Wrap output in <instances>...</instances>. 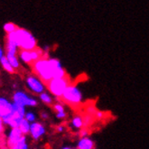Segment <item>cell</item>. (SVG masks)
Here are the masks:
<instances>
[{
  "label": "cell",
  "mask_w": 149,
  "mask_h": 149,
  "mask_svg": "<svg viewBox=\"0 0 149 149\" xmlns=\"http://www.w3.org/2000/svg\"><path fill=\"white\" fill-rule=\"evenodd\" d=\"M32 66L36 76L45 84L52 79L64 78L67 76L60 61L54 58H47L45 56Z\"/></svg>",
  "instance_id": "obj_1"
},
{
  "label": "cell",
  "mask_w": 149,
  "mask_h": 149,
  "mask_svg": "<svg viewBox=\"0 0 149 149\" xmlns=\"http://www.w3.org/2000/svg\"><path fill=\"white\" fill-rule=\"evenodd\" d=\"M6 41L15 43L18 48L24 51H33L37 48L36 39L29 31L24 28H17L14 33L7 34Z\"/></svg>",
  "instance_id": "obj_2"
},
{
  "label": "cell",
  "mask_w": 149,
  "mask_h": 149,
  "mask_svg": "<svg viewBox=\"0 0 149 149\" xmlns=\"http://www.w3.org/2000/svg\"><path fill=\"white\" fill-rule=\"evenodd\" d=\"M72 85L71 80L69 76H66L64 78H59V79H52V81L46 83V87L49 90V91L54 95L55 97L62 98L64 91L67 88Z\"/></svg>",
  "instance_id": "obj_3"
},
{
  "label": "cell",
  "mask_w": 149,
  "mask_h": 149,
  "mask_svg": "<svg viewBox=\"0 0 149 149\" xmlns=\"http://www.w3.org/2000/svg\"><path fill=\"white\" fill-rule=\"evenodd\" d=\"M62 99L64 102H66L70 105L76 106V105H79L81 102L82 94L75 85L72 84L66 89Z\"/></svg>",
  "instance_id": "obj_4"
},
{
  "label": "cell",
  "mask_w": 149,
  "mask_h": 149,
  "mask_svg": "<svg viewBox=\"0 0 149 149\" xmlns=\"http://www.w3.org/2000/svg\"><path fill=\"white\" fill-rule=\"evenodd\" d=\"M13 102L19 104L24 107H34L37 105V100L33 99L28 94H26L24 91H17L13 95Z\"/></svg>",
  "instance_id": "obj_5"
},
{
  "label": "cell",
  "mask_w": 149,
  "mask_h": 149,
  "mask_svg": "<svg viewBox=\"0 0 149 149\" xmlns=\"http://www.w3.org/2000/svg\"><path fill=\"white\" fill-rule=\"evenodd\" d=\"M26 86L28 87V89L32 91L33 92L36 94H42V92H45V86L40 79L36 76V75H29L27 76L25 80Z\"/></svg>",
  "instance_id": "obj_6"
},
{
  "label": "cell",
  "mask_w": 149,
  "mask_h": 149,
  "mask_svg": "<svg viewBox=\"0 0 149 149\" xmlns=\"http://www.w3.org/2000/svg\"><path fill=\"white\" fill-rule=\"evenodd\" d=\"M23 136L24 135L22 134V132L18 127L10 128V130L8 131V133L6 135V145L8 148L10 149L14 147L22 139Z\"/></svg>",
  "instance_id": "obj_7"
},
{
  "label": "cell",
  "mask_w": 149,
  "mask_h": 149,
  "mask_svg": "<svg viewBox=\"0 0 149 149\" xmlns=\"http://www.w3.org/2000/svg\"><path fill=\"white\" fill-rule=\"evenodd\" d=\"M14 110V102L4 97H0V117L2 118L11 114Z\"/></svg>",
  "instance_id": "obj_8"
},
{
  "label": "cell",
  "mask_w": 149,
  "mask_h": 149,
  "mask_svg": "<svg viewBox=\"0 0 149 149\" xmlns=\"http://www.w3.org/2000/svg\"><path fill=\"white\" fill-rule=\"evenodd\" d=\"M45 133V128L39 122H34L31 124L30 135L34 140H38Z\"/></svg>",
  "instance_id": "obj_9"
},
{
  "label": "cell",
  "mask_w": 149,
  "mask_h": 149,
  "mask_svg": "<svg viewBox=\"0 0 149 149\" xmlns=\"http://www.w3.org/2000/svg\"><path fill=\"white\" fill-rule=\"evenodd\" d=\"M78 149H94V142L90 138L83 137L78 143Z\"/></svg>",
  "instance_id": "obj_10"
},
{
  "label": "cell",
  "mask_w": 149,
  "mask_h": 149,
  "mask_svg": "<svg viewBox=\"0 0 149 149\" xmlns=\"http://www.w3.org/2000/svg\"><path fill=\"white\" fill-rule=\"evenodd\" d=\"M18 57L21 61L26 64H33V59H32V55H31V51H24V50H21L18 54Z\"/></svg>",
  "instance_id": "obj_11"
},
{
  "label": "cell",
  "mask_w": 149,
  "mask_h": 149,
  "mask_svg": "<svg viewBox=\"0 0 149 149\" xmlns=\"http://www.w3.org/2000/svg\"><path fill=\"white\" fill-rule=\"evenodd\" d=\"M18 128L20 129V131L22 132V134H23L24 136H25V135H27V134L30 133L31 123H29V122H28L27 120L24 118V119L22 120V122L20 123Z\"/></svg>",
  "instance_id": "obj_12"
},
{
  "label": "cell",
  "mask_w": 149,
  "mask_h": 149,
  "mask_svg": "<svg viewBox=\"0 0 149 149\" xmlns=\"http://www.w3.org/2000/svg\"><path fill=\"white\" fill-rule=\"evenodd\" d=\"M0 64L2 65V67L4 68V70H5L6 72H7L8 73H14L15 72V70L11 66L10 63L8 62L6 56H4L1 60H0Z\"/></svg>",
  "instance_id": "obj_13"
},
{
  "label": "cell",
  "mask_w": 149,
  "mask_h": 149,
  "mask_svg": "<svg viewBox=\"0 0 149 149\" xmlns=\"http://www.w3.org/2000/svg\"><path fill=\"white\" fill-rule=\"evenodd\" d=\"M8 62L10 63L11 66L14 68V70H17L20 66V63H19V58L16 55H12V54H6Z\"/></svg>",
  "instance_id": "obj_14"
},
{
  "label": "cell",
  "mask_w": 149,
  "mask_h": 149,
  "mask_svg": "<svg viewBox=\"0 0 149 149\" xmlns=\"http://www.w3.org/2000/svg\"><path fill=\"white\" fill-rule=\"evenodd\" d=\"M72 126L75 127V128H81L83 126H84V123H83V118L81 117V116H75L73 118H72Z\"/></svg>",
  "instance_id": "obj_15"
},
{
  "label": "cell",
  "mask_w": 149,
  "mask_h": 149,
  "mask_svg": "<svg viewBox=\"0 0 149 149\" xmlns=\"http://www.w3.org/2000/svg\"><path fill=\"white\" fill-rule=\"evenodd\" d=\"M3 28H4V31L7 33V34H9V33H14L17 28V26L14 24V23H6L3 26Z\"/></svg>",
  "instance_id": "obj_16"
},
{
  "label": "cell",
  "mask_w": 149,
  "mask_h": 149,
  "mask_svg": "<svg viewBox=\"0 0 149 149\" xmlns=\"http://www.w3.org/2000/svg\"><path fill=\"white\" fill-rule=\"evenodd\" d=\"M14 148L15 149H29L28 148V145H27V143H26V137H25V136H24L22 137V139L14 146Z\"/></svg>",
  "instance_id": "obj_17"
},
{
  "label": "cell",
  "mask_w": 149,
  "mask_h": 149,
  "mask_svg": "<svg viewBox=\"0 0 149 149\" xmlns=\"http://www.w3.org/2000/svg\"><path fill=\"white\" fill-rule=\"evenodd\" d=\"M40 99L41 100L45 103V104H52V99L50 96V94H48L47 92H42V94H40Z\"/></svg>",
  "instance_id": "obj_18"
},
{
  "label": "cell",
  "mask_w": 149,
  "mask_h": 149,
  "mask_svg": "<svg viewBox=\"0 0 149 149\" xmlns=\"http://www.w3.org/2000/svg\"><path fill=\"white\" fill-rule=\"evenodd\" d=\"M24 119L27 120L29 123H34L36 122V114H34L33 112L32 111H26L25 113V116H24Z\"/></svg>",
  "instance_id": "obj_19"
},
{
  "label": "cell",
  "mask_w": 149,
  "mask_h": 149,
  "mask_svg": "<svg viewBox=\"0 0 149 149\" xmlns=\"http://www.w3.org/2000/svg\"><path fill=\"white\" fill-rule=\"evenodd\" d=\"M54 109L56 111V113L64 112V108L63 106V104H60V103H56L54 105Z\"/></svg>",
  "instance_id": "obj_20"
},
{
  "label": "cell",
  "mask_w": 149,
  "mask_h": 149,
  "mask_svg": "<svg viewBox=\"0 0 149 149\" xmlns=\"http://www.w3.org/2000/svg\"><path fill=\"white\" fill-rule=\"evenodd\" d=\"M4 130H5V124H4V121H3L2 118H0V136L3 135Z\"/></svg>",
  "instance_id": "obj_21"
},
{
  "label": "cell",
  "mask_w": 149,
  "mask_h": 149,
  "mask_svg": "<svg viewBox=\"0 0 149 149\" xmlns=\"http://www.w3.org/2000/svg\"><path fill=\"white\" fill-rule=\"evenodd\" d=\"M56 117L57 118H60V119H63L66 117V113L65 111L64 112H61V113H56Z\"/></svg>",
  "instance_id": "obj_22"
},
{
  "label": "cell",
  "mask_w": 149,
  "mask_h": 149,
  "mask_svg": "<svg viewBox=\"0 0 149 149\" xmlns=\"http://www.w3.org/2000/svg\"><path fill=\"white\" fill-rule=\"evenodd\" d=\"M87 134H88V132H87V130L86 129H82L81 131V136L83 138V137H85L86 136H87Z\"/></svg>",
  "instance_id": "obj_23"
},
{
  "label": "cell",
  "mask_w": 149,
  "mask_h": 149,
  "mask_svg": "<svg viewBox=\"0 0 149 149\" xmlns=\"http://www.w3.org/2000/svg\"><path fill=\"white\" fill-rule=\"evenodd\" d=\"M4 56H6V55L4 54V50L2 49L1 46H0V60H1Z\"/></svg>",
  "instance_id": "obj_24"
},
{
  "label": "cell",
  "mask_w": 149,
  "mask_h": 149,
  "mask_svg": "<svg viewBox=\"0 0 149 149\" xmlns=\"http://www.w3.org/2000/svg\"><path fill=\"white\" fill-rule=\"evenodd\" d=\"M41 116H42V118H45V119L48 118V115H47V114H46L45 112H42Z\"/></svg>",
  "instance_id": "obj_25"
},
{
  "label": "cell",
  "mask_w": 149,
  "mask_h": 149,
  "mask_svg": "<svg viewBox=\"0 0 149 149\" xmlns=\"http://www.w3.org/2000/svg\"><path fill=\"white\" fill-rule=\"evenodd\" d=\"M63 126H59L58 127H57V131H58V132H63Z\"/></svg>",
  "instance_id": "obj_26"
},
{
  "label": "cell",
  "mask_w": 149,
  "mask_h": 149,
  "mask_svg": "<svg viewBox=\"0 0 149 149\" xmlns=\"http://www.w3.org/2000/svg\"><path fill=\"white\" fill-rule=\"evenodd\" d=\"M63 149H72V148H71V147H63Z\"/></svg>",
  "instance_id": "obj_27"
},
{
  "label": "cell",
  "mask_w": 149,
  "mask_h": 149,
  "mask_svg": "<svg viewBox=\"0 0 149 149\" xmlns=\"http://www.w3.org/2000/svg\"><path fill=\"white\" fill-rule=\"evenodd\" d=\"M10 149H15V148H14V147H12V148H10Z\"/></svg>",
  "instance_id": "obj_28"
},
{
  "label": "cell",
  "mask_w": 149,
  "mask_h": 149,
  "mask_svg": "<svg viewBox=\"0 0 149 149\" xmlns=\"http://www.w3.org/2000/svg\"><path fill=\"white\" fill-rule=\"evenodd\" d=\"M0 118H1V117H0Z\"/></svg>",
  "instance_id": "obj_29"
}]
</instances>
